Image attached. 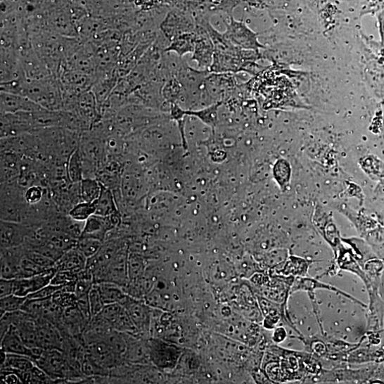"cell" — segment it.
Masks as SVG:
<instances>
[{
  "label": "cell",
  "instance_id": "6da1fadb",
  "mask_svg": "<svg viewBox=\"0 0 384 384\" xmlns=\"http://www.w3.org/2000/svg\"><path fill=\"white\" fill-rule=\"evenodd\" d=\"M224 24L226 31L223 34L234 46L257 52L265 48L259 41L257 34L252 32L244 23L236 20L232 16L230 17L229 23L224 21Z\"/></svg>",
  "mask_w": 384,
  "mask_h": 384
},
{
  "label": "cell",
  "instance_id": "7a4b0ae2",
  "mask_svg": "<svg viewBox=\"0 0 384 384\" xmlns=\"http://www.w3.org/2000/svg\"><path fill=\"white\" fill-rule=\"evenodd\" d=\"M160 28L165 37L171 41L181 34L195 32L196 23L191 15L173 11L162 21Z\"/></svg>",
  "mask_w": 384,
  "mask_h": 384
},
{
  "label": "cell",
  "instance_id": "3957f363",
  "mask_svg": "<svg viewBox=\"0 0 384 384\" xmlns=\"http://www.w3.org/2000/svg\"><path fill=\"white\" fill-rule=\"evenodd\" d=\"M35 364L41 368L51 378L67 376L70 372V364L60 350H45Z\"/></svg>",
  "mask_w": 384,
  "mask_h": 384
},
{
  "label": "cell",
  "instance_id": "277c9868",
  "mask_svg": "<svg viewBox=\"0 0 384 384\" xmlns=\"http://www.w3.org/2000/svg\"><path fill=\"white\" fill-rule=\"evenodd\" d=\"M56 272V269L53 267L32 277L15 279L14 294L28 297L50 284Z\"/></svg>",
  "mask_w": 384,
  "mask_h": 384
},
{
  "label": "cell",
  "instance_id": "5b68a950",
  "mask_svg": "<svg viewBox=\"0 0 384 384\" xmlns=\"http://www.w3.org/2000/svg\"><path fill=\"white\" fill-rule=\"evenodd\" d=\"M118 215L102 217L94 215L85 222L80 238H91L104 242L107 233L117 224Z\"/></svg>",
  "mask_w": 384,
  "mask_h": 384
},
{
  "label": "cell",
  "instance_id": "8992f818",
  "mask_svg": "<svg viewBox=\"0 0 384 384\" xmlns=\"http://www.w3.org/2000/svg\"><path fill=\"white\" fill-rule=\"evenodd\" d=\"M41 109L43 108L24 96L1 92L2 114L32 113Z\"/></svg>",
  "mask_w": 384,
  "mask_h": 384
},
{
  "label": "cell",
  "instance_id": "52a82bcc",
  "mask_svg": "<svg viewBox=\"0 0 384 384\" xmlns=\"http://www.w3.org/2000/svg\"><path fill=\"white\" fill-rule=\"evenodd\" d=\"M197 35L196 48L191 59L197 62L200 70H210L214 60L215 44L209 33Z\"/></svg>",
  "mask_w": 384,
  "mask_h": 384
},
{
  "label": "cell",
  "instance_id": "ba28073f",
  "mask_svg": "<svg viewBox=\"0 0 384 384\" xmlns=\"http://www.w3.org/2000/svg\"><path fill=\"white\" fill-rule=\"evenodd\" d=\"M88 354L96 363L107 370L116 365L120 357L119 354L103 341H96L89 344Z\"/></svg>",
  "mask_w": 384,
  "mask_h": 384
},
{
  "label": "cell",
  "instance_id": "9c48e42d",
  "mask_svg": "<svg viewBox=\"0 0 384 384\" xmlns=\"http://www.w3.org/2000/svg\"><path fill=\"white\" fill-rule=\"evenodd\" d=\"M87 259L75 247L63 253L56 263L58 271H69L79 274L87 267Z\"/></svg>",
  "mask_w": 384,
  "mask_h": 384
},
{
  "label": "cell",
  "instance_id": "30bf717a",
  "mask_svg": "<svg viewBox=\"0 0 384 384\" xmlns=\"http://www.w3.org/2000/svg\"><path fill=\"white\" fill-rule=\"evenodd\" d=\"M1 350L7 354L26 355L32 358V350L21 338L18 328L11 325L1 338Z\"/></svg>",
  "mask_w": 384,
  "mask_h": 384
},
{
  "label": "cell",
  "instance_id": "8fae6325",
  "mask_svg": "<svg viewBox=\"0 0 384 384\" xmlns=\"http://www.w3.org/2000/svg\"><path fill=\"white\" fill-rule=\"evenodd\" d=\"M26 236L25 227L20 223L1 220V249L19 245Z\"/></svg>",
  "mask_w": 384,
  "mask_h": 384
},
{
  "label": "cell",
  "instance_id": "7c38bea8",
  "mask_svg": "<svg viewBox=\"0 0 384 384\" xmlns=\"http://www.w3.org/2000/svg\"><path fill=\"white\" fill-rule=\"evenodd\" d=\"M39 347L45 350H58L62 347V339L58 331L51 324L37 325Z\"/></svg>",
  "mask_w": 384,
  "mask_h": 384
},
{
  "label": "cell",
  "instance_id": "4fadbf2b",
  "mask_svg": "<svg viewBox=\"0 0 384 384\" xmlns=\"http://www.w3.org/2000/svg\"><path fill=\"white\" fill-rule=\"evenodd\" d=\"M198 35L196 32L184 33L174 37L165 49V52H173L180 58L194 52Z\"/></svg>",
  "mask_w": 384,
  "mask_h": 384
},
{
  "label": "cell",
  "instance_id": "5bb4252c",
  "mask_svg": "<svg viewBox=\"0 0 384 384\" xmlns=\"http://www.w3.org/2000/svg\"><path fill=\"white\" fill-rule=\"evenodd\" d=\"M35 364L34 361L28 356L6 353V359L4 364L1 365V369L19 374L30 370Z\"/></svg>",
  "mask_w": 384,
  "mask_h": 384
},
{
  "label": "cell",
  "instance_id": "9a60e30c",
  "mask_svg": "<svg viewBox=\"0 0 384 384\" xmlns=\"http://www.w3.org/2000/svg\"><path fill=\"white\" fill-rule=\"evenodd\" d=\"M103 185V184H102ZM95 215L110 217L117 214L116 203L110 188L103 185L100 197L96 201Z\"/></svg>",
  "mask_w": 384,
  "mask_h": 384
},
{
  "label": "cell",
  "instance_id": "2e32d148",
  "mask_svg": "<svg viewBox=\"0 0 384 384\" xmlns=\"http://www.w3.org/2000/svg\"><path fill=\"white\" fill-rule=\"evenodd\" d=\"M222 104V101H217L200 110H185V114L199 118L215 131L219 122L218 110Z\"/></svg>",
  "mask_w": 384,
  "mask_h": 384
},
{
  "label": "cell",
  "instance_id": "e0dca14e",
  "mask_svg": "<svg viewBox=\"0 0 384 384\" xmlns=\"http://www.w3.org/2000/svg\"><path fill=\"white\" fill-rule=\"evenodd\" d=\"M80 196L83 202L94 203L101 196L102 184L93 177H84L79 183Z\"/></svg>",
  "mask_w": 384,
  "mask_h": 384
},
{
  "label": "cell",
  "instance_id": "ac0fdd59",
  "mask_svg": "<svg viewBox=\"0 0 384 384\" xmlns=\"http://www.w3.org/2000/svg\"><path fill=\"white\" fill-rule=\"evenodd\" d=\"M316 288L326 289L328 290L336 292L338 293L343 295L345 297H347L348 298L352 300L353 301H355L357 303H359V305L362 306H364V307L366 306L364 304L360 302L359 300L346 294L345 293L340 291L336 288L326 285V284L321 283L314 279H306V278L297 279V280L295 281L293 291V292L297 291V290L312 291Z\"/></svg>",
  "mask_w": 384,
  "mask_h": 384
},
{
  "label": "cell",
  "instance_id": "d6986e66",
  "mask_svg": "<svg viewBox=\"0 0 384 384\" xmlns=\"http://www.w3.org/2000/svg\"><path fill=\"white\" fill-rule=\"evenodd\" d=\"M105 305L120 303L125 300L123 292L117 284L102 282L96 284Z\"/></svg>",
  "mask_w": 384,
  "mask_h": 384
},
{
  "label": "cell",
  "instance_id": "ffe728a7",
  "mask_svg": "<svg viewBox=\"0 0 384 384\" xmlns=\"http://www.w3.org/2000/svg\"><path fill=\"white\" fill-rule=\"evenodd\" d=\"M84 160L79 149L75 150L69 162L68 175L74 183H80L84 178Z\"/></svg>",
  "mask_w": 384,
  "mask_h": 384
},
{
  "label": "cell",
  "instance_id": "44dd1931",
  "mask_svg": "<svg viewBox=\"0 0 384 384\" xmlns=\"http://www.w3.org/2000/svg\"><path fill=\"white\" fill-rule=\"evenodd\" d=\"M96 204L94 203L81 202L77 203L69 212V216L72 219L85 222L90 217L95 215Z\"/></svg>",
  "mask_w": 384,
  "mask_h": 384
},
{
  "label": "cell",
  "instance_id": "7402d4cb",
  "mask_svg": "<svg viewBox=\"0 0 384 384\" xmlns=\"http://www.w3.org/2000/svg\"><path fill=\"white\" fill-rule=\"evenodd\" d=\"M27 300V297H22L15 294H12L0 300V311L1 316L6 313L15 312L22 309L24 304Z\"/></svg>",
  "mask_w": 384,
  "mask_h": 384
},
{
  "label": "cell",
  "instance_id": "603a6c76",
  "mask_svg": "<svg viewBox=\"0 0 384 384\" xmlns=\"http://www.w3.org/2000/svg\"><path fill=\"white\" fill-rule=\"evenodd\" d=\"M183 93L184 89L175 77L169 79L162 88V96L170 103H177L182 96Z\"/></svg>",
  "mask_w": 384,
  "mask_h": 384
},
{
  "label": "cell",
  "instance_id": "cb8c5ba5",
  "mask_svg": "<svg viewBox=\"0 0 384 384\" xmlns=\"http://www.w3.org/2000/svg\"><path fill=\"white\" fill-rule=\"evenodd\" d=\"M103 242L91 238H79L76 248L88 260L101 249Z\"/></svg>",
  "mask_w": 384,
  "mask_h": 384
},
{
  "label": "cell",
  "instance_id": "d4e9b609",
  "mask_svg": "<svg viewBox=\"0 0 384 384\" xmlns=\"http://www.w3.org/2000/svg\"><path fill=\"white\" fill-rule=\"evenodd\" d=\"M206 3L210 13L222 12L230 17L238 4V0H207Z\"/></svg>",
  "mask_w": 384,
  "mask_h": 384
},
{
  "label": "cell",
  "instance_id": "484cf974",
  "mask_svg": "<svg viewBox=\"0 0 384 384\" xmlns=\"http://www.w3.org/2000/svg\"><path fill=\"white\" fill-rule=\"evenodd\" d=\"M52 301L62 308H68L77 305V297L75 293L62 288L52 296Z\"/></svg>",
  "mask_w": 384,
  "mask_h": 384
},
{
  "label": "cell",
  "instance_id": "4316f807",
  "mask_svg": "<svg viewBox=\"0 0 384 384\" xmlns=\"http://www.w3.org/2000/svg\"><path fill=\"white\" fill-rule=\"evenodd\" d=\"M89 302L92 318L99 314L105 305L96 284L89 294Z\"/></svg>",
  "mask_w": 384,
  "mask_h": 384
},
{
  "label": "cell",
  "instance_id": "83f0119b",
  "mask_svg": "<svg viewBox=\"0 0 384 384\" xmlns=\"http://www.w3.org/2000/svg\"><path fill=\"white\" fill-rule=\"evenodd\" d=\"M122 309L123 308L120 303L108 304L105 305L97 316L104 319L112 328Z\"/></svg>",
  "mask_w": 384,
  "mask_h": 384
},
{
  "label": "cell",
  "instance_id": "f1b7e54d",
  "mask_svg": "<svg viewBox=\"0 0 384 384\" xmlns=\"http://www.w3.org/2000/svg\"><path fill=\"white\" fill-rule=\"evenodd\" d=\"M48 269L40 267L28 258L21 262L19 278H29L41 274ZM18 278V279H19Z\"/></svg>",
  "mask_w": 384,
  "mask_h": 384
},
{
  "label": "cell",
  "instance_id": "f546056e",
  "mask_svg": "<svg viewBox=\"0 0 384 384\" xmlns=\"http://www.w3.org/2000/svg\"><path fill=\"white\" fill-rule=\"evenodd\" d=\"M275 177L280 185L285 186L289 182L290 178V167L285 160L278 162L275 166Z\"/></svg>",
  "mask_w": 384,
  "mask_h": 384
},
{
  "label": "cell",
  "instance_id": "4dcf8cb0",
  "mask_svg": "<svg viewBox=\"0 0 384 384\" xmlns=\"http://www.w3.org/2000/svg\"><path fill=\"white\" fill-rule=\"evenodd\" d=\"M43 196L42 187L34 185L27 188L24 194V198L28 205H34L41 201Z\"/></svg>",
  "mask_w": 384,
  "mask_h": 384
},
{
  "label": "cell",
  "instance_id": "1f68e13d",
  "mask_svg": "<svg viewBox=\"0 0 384 384\" xmlns=\"http://www.w3.org/2000/svg\"><path fill=\"white\" fill-rule=\"evenodd\" d=\"M289 268L290 274L303 276L306 274L308 269L307 263L300 258L290 257L287 264Z\"/></svg>",
  "mask_w": 384,
  "mask_h": 384
},
{
  "label": "cell",
  "instance_id": "d6a6232c",
  "mask_svg": "<svg viewBox=\"0 0 384 384\" xmlns=\"http://www.w3.org/2000/svg\"><path fill=\"white\" fill-rule=\"evenodd\" d=\"M63 286H56L52 283L44 287L43 288L37 290V292L30 295L28 299H48L52 297V296Z\"/></svg>",
  "mask_w": 384,
  "mask_h": 384
},
{
  "label": "cell",
  "instance_id": "836d02e7",
  "mask_svg": "<svg viewBox=\"0 0 384 384\" xmlns=\"http://www.w3.org/2000/svg\"><path fill=\"white\" fill-rule=\"evenodd\" d=\"M15 279H2L0 280V296L1 297L14 294Z\"/></svg>",
  "mask_w": 384,
  "mask_h": 384
},
{
  "label": "cell",
  "instance_id": "e575fe53",
  "mask_svg": "<svg viewBox=\"0 0 384 384\" xmlns=\"http://www.w3.org/2000/svg\"><path fill=\"white\" fill-rule=\"evenodd\" d=\"M6 373L4 372L2 374V383H23L21 378L18 373L13 371H6Z\"/></svg>",
  "mask_w": 384,
  "mask_h": 384
},
{
  "label": "cell",
  "instance_id": "d590c367",
  "mask_svg": "<svg viewBox=\"0 0 384 384\" xmlns=\"http://www.w3.org/2000/svg\"><path fill=\"white\" fill-rule=\"evenodd\" d=\"M286 332L284 328H279L275 333L274 340L277 343H281L286 339Z\"/></svg>",
  "mask_w": 384,
  "mask_h": 384
},
{
  "label": "cell",
  "instance_id": "8d00e7d4",
  "mask_svg": "<svg viewBox=\"0 0 384 384\" xmlns=\"http://www.w3.org/2000/svg\"><path fill=\"white\" fill-rule=\"evenodd\" d=\"M162 1L165 4H173L176 2V0H162Z\"/></svg>",
  "mask_w": 384,
  "mask_h": 384
}]
</instances>
